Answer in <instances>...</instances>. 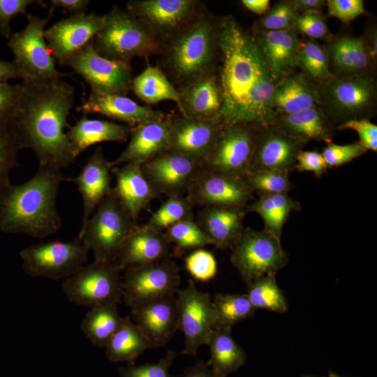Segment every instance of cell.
<instances>
[{
	"instance_id": "6da1fadb",
	"label": "cell",
	"mask_w": 377,
	"mask_h": 377,
	"mask_svg": "<svg viewBox=\"0 0 377 377\" xmlns=\"http://www.w3.org/2000/svg\"><path fill=\"white\" fill-rule=\"evenodd\" d=\"M218 73L223 92L221 119L224 125H270L274 114V76L252 31L232 15L219 18Z\"/></svg>"
},
{
	"instance_id": "7a4b0ae2",
	"label": "cell",
	"mask_w": 377,
	"mask_h": 377,
	"mask_svg": "<svg viewBox=\"0 0 377 377\" xmlns=\"http://www.w3.org/2000/svg\"><path fill=\"white\" fill-rule=\"evenodd\" d=\"M19 107L12 119L23 149L36 154L39 167L61 170L76 158L65 128L75 101V89L59 80H22Z\"/></svg>"
},
{
	"instance_id": "3957f363",
	"label": "cell",
	"mask_w": 377,
	"mask_h": 377,
	"mask_svg": "<svg viewBox=\"0 0 377 377\" xmlns=\"http://www.w3.org/2000/svg\"><path fill=\"white\" fill-rule=\"evenodd\" d=\"M63 181L61 170L38 167L26 182L6 186L0 191V232L37 238L55 233L61 225L56 201Z\"/></svg>"
},
{
	"instance_id": "277c9868",
	"label": "cell",
	"mask_w": 377,
	"mask_h": 377,
	"mask_svg": "<svg viewBox=\"0 0 377 377\" xmlns=\"http://www.w3.org/2000/svg\"><path fill=\"white\" fill-rule=\"evenodd\" d=\"M161 66L177 89L218 68L219 18L205 8L162 43Z\"/></svg>"
},
{
	"instance_id": "5b68a950",
	"label": "cell",
	"mask_w": 377,
	"mask_h": 377,
	"mask_svg": "<svg viewBox=\"0 0 377 377\" xmlns=\"http://www.w3.org/2000/svg\"><path fill=\"white\" fill-rule=\"evenodd\" d=\"M91 43L102 57L126 62L134 57L147 60L153 55H160L162 50V43L150 30L117 5L105 14L103 25Z\"/></svg>"
},
{
	"instance_id": "8992f818",
	"label": "cell",
	"mask_w": 377,
	"mask_h": 377,
	"mask_svg": "<svg viewBox=\"0 0 377 377\" xmlns=\"http://www.w3.org/2000/svg\"><path fill=\"white\" fill-rule=\"evenodd\" d=\"M318 87L320 106L336 128L374 114L377 92L374 74L333 75Z\"/></svg>"
},
{
	"instance_id": "52a82bcc",
	"label": "cell",
	"mask_w": 377,
	"mask_h": 377,
	"mask_svg": "<svg viewBox=\"0 0 377 377\" xmlns=\"http://www.w3.org/2000/svg\"><path fill=\"white\" fill-rule=\"evenodd\" d=\"M137 225L112 189L80 228L77 237L93 253L94 260L115 263L124 239Z\"/></svg>"
},
{
	"instance_id": "ba28073f",
	"label": "cell",
	"mask_w": 377,
	"mask_h": 377,
	"mask_svg": "<svg viewBox=\"0 0 377 377\" xmlns=\"http://www.w3.org/2000/svg\"><path fill=\"white\" fill-rule=\"evenodd\" d=\"M231 251V263L246 285L262 276L276 275L288 262L281 241L250 227L244 228Z\"/></svg>"
},
{
	"instance_id": "9c48e42d",
	"label": "cell",
	"mask_w": 377,
	"mask_h": 377,
	"mask_svg": "<svg viewBox=\"0 0 377 377\" xmlns=\"http://www.w3.org/2000/svg\"><path fill=\"white\" fill-rule=\"evenodd\" d=\"M122 278L114 263L94 260L64 280L62 290L77 305L90 309L117 306L122 299Z\"/></svg>"
},
{
	"instance_id": "30bf717a",
	"label": "cell",
	"mask_w": 377,
	"mask_h": 377,
	"mask_svg": "<svg viewBox=\"0 0 377 377\" xmlns=\"http://www.w3.org/2000/svg\"><path fill=\"white\" fill-rule=\"evenodd\" d=\"M52 15L50 13V16L41 18L28 13L26 27L8 38V46L13 54V62L23 73L24 79L55 81L65 76L56 68L55 59L44 36L45 27Z\"/></svg>"
},
{
	"instance_id": "8fae6325",
	"label": "cell",
	"mask_w": 377,
	"mask_h": 377,
	"mask_svg": "<svg viewBox=\"0 0 377 377\" xmlns=\"http://www.w3.org/2000/svg\"><path fill=\"white\" fill-rule=\"evenodd\" d=\"M89 253L77 236L70 242L50 241L29 246L20 252V256L28 275L65 280L84 265Z\"/></svg>"
},
{
	"instance_id": "7c38bea8",
	"label": "cell",
	"mask_w": 377,
	"mask_h": 377,
	"mask_svg": "<svg viewBox=\"0 0 377 377\" xmlns=\"http://www.w3.org/2000/svg\"><path fill=\"white\" fill-rule=\"evenodd\" d=\"M178 330L184 337V348L181 354L195 357L198 348L208 346L216 313L209 295L198 290L193 280L176 293Z\"/></svg>"
},
{
	"instance_id": "4fadbf2b",
	"label": "cell",
	"mask_w": 377,
	"mask_h": 377,
	"mask_svg": "<svg viewBox=\"0 0 377 377\" xmlns=\"http://www.w3.org/2000/svg\"><path fill=\"white\" fill-rule=\"evenodd\" d=\"M82 76L96 94L126 96L133 80L130 62L112 60L100 55L91 41L71 56L64 64Z\"/></svg>"
},
{
	"instance_id": "5bb4252c",
	"label": "cell",
	"mask_w": 377,
	"mask_h": 377,
	"mask_svg": "<svg viewBox=\"0 0 377 377\" xmlns=\"http://www.w3.org/2000/svg\"><path fill=\"white\" fill-rule=\"evenodd\" d=\"M179 268L170 258L126 269L122 299L130 308L156 298L176 295Z\"/></svg>"
},
{
	"instance_id": "9a60e30c",
	"label": "cell",
	"mask_w": 377,
	"mask_h": 377,
	"mask_svg": "<svg viewBox=\"0 0 377 377\" xmlns=\"http://www.w3.org/2000/svg\"><path fill=\"white\" fill-rule=\"evenodd\" d=\"M126 8L163 43L206 7L199 0H131Z\"/></svg>"
},
{
	"instance_id": "2e32d148",
	"label": "cell",
	"mask_w": 377,
	"mask_h": 377,
	"mask_svg": "<svg viewBox=\"0 0 377 377\" xmlns=\"http://www.w3.org/2000/svg\"><path fill=\"white\" fill-rule=\"evenodd\" d=\"M260 127L243 123L225 125L203 161L205 169L236 176L248 175Z\"/></svg>"
},
{
	"instance_id": "e0dca14e",
	"label": "cell",
	"mask_w": 377,
	"mask_h": 377,
	"mask_svg": "<svg viewBox=\"0 0 377 377\" xmlns=\"http://www.w3.org/2000/svg\"><path fill=\"white\" fill-rule=\"evenodd\" d=\"M154 189L168 197H182L205 170L204 162L179 153L165 151L141 165Z\"/></svg>"
},
{
	"instance_id": "ac0fdd59",
	"label": "cell",
	"mask_w": 377,
	"mask_h": 377,
	"mask_svg": "<svg viewBox=\"0 0 377 377\" xmlns=\"http://www.w3.org/2000/svg\"><path fill=\"white\" fill-rule=\"evenodd\" d=\"M255 192L246 177L205 170L191 186L186 197L194 206L246 208Z\"/></svg>"
},
{
	"instance_id": "d6986e66",
	"label": "cell",
	"mask_w": 377,
	"mask_h": 377,
	"mask_svg": "<svg viewBox=\"0 0 377 377\" xmlns=\"http://www.w3.org/2000/svg\"><path fill=\"white\" fill-rule=\"evenodd\" d=\"M224 126L219 119L171 116L168 150L204 161L214 147Z\"/></svg>"
},
{
	"instance_id": "ffe728a7",
	"label": "cell",
	"mask_w": 377,
	"mask_h": 377,
	"mask_svg": "<svg viewBox=\"0 0 377 377\" xmlns=\"http://www.w3.org/2000/svg\"><path fill=\"white\" fill-rule=\"evenodd\" d=\"M105 15L81 13L55 22L45 30V38L55 60L64 66L90 43L101 29Z\"/></svg>"
},
{
	"instance_id": "44dd1931",
	"label": "cell",
	"mask_w": 377,
	"mask_h": 377,
	"mask_svg": "<svg viewBox=\"0 0 377 377\" xmlns=\"http://www.w3.org/2000/svg\"><path fill=\"white\" fill-rule=\"evenodd\" d=\"M306 144L273 125L261 126L258 133L249 173L265 170L290 173L295 170L297 154Z\"/></svg>"
},
{
	"instance_id": "7402d4cb",
	"label": "cell",
	"mask_w": 377,
	"mask_h": 377,
	"mask_svg": "<svg viewBox=\"0 0 377 377\" xmlns=\"http://www.w3.org/2000/svg\"><path fill=\"white\" fill-rule=\"evenodd\" d=\"M131 313L152 348L165 346L178 330L176 295L149 300L131 308Z\"/></svg>"
},
{
	"instance_id": "603a6c76",
	"label": "cell",
	"mask_w": 377,
	"mask_h": 377,
	"mask_svg": "<svg viewBox=\"0 0 377 377\" xmlns=\"http://www.w3.org/2000/svg\"><path fill=\"white\" fill-rule=\"evenodd\" d=\"M177 91L179 94L177 107L182 116L221 119L223 92L218 68L196 77Z\"/></svg>"
},
{
	"instance_id": "cb8c5ba5",
	"label": "cell",
	"mask_w": 377,
	"mask_h": 377,
	"mask_svg": "<svg viewBox=\"0 0 377 377\" xmlns=\"http://www.w3.org/2000/svg\"><path fill=\"white\" fill-rule=\"evenodd\" d=\"M171 115L158 121L131 127L130 140L126 149L114 161L110 168L132 163L142 165L168 149Z\"/></svg>"
},
{
	"instance_id": "d4e9b609",
	"label": "cell",
	"mask_w": 377,
	"mask_h": 377,
	"mask_svg": "<svg viewBox=\"0 0 377 377\" xmlns=\"http://www.w3.org/2000/svg\"><path fill=\"white\" fill-rule=\"evenodd\" d=\"M111 168L102 147H98L87 160L79 175L65 181L75 184L82 196L84 226L101 202L111 192ZM80 227V228H81Z\"/></svg>"
},
{
	"instance_id": "484cf974",
	"label": "cell",
	"mask_w": 377,
	"mask_h": 377,
	"mask_svg": "<svg viewBox=\"0 0 377 377\" xmlns=\"http://www.w3.org/2000/svg\"><path fill=\"white\" fill-rule=\"evenodd\" d=\"M169 244L162 231L137 225L124 239L114 263L122 271L170 258Z\"/></svg>"
},
{
	"instance_id": "4316f807",
	"label": "cell",
	"mask_w": 377,
	"mask_h": 377,
	"mask_svg": "<svg viewBox=\"0 0 377 377\" xmlns=\"http://www.w3.org/2000/svg\"><path fill=\"white\" fill-rule=\"evenodd\" d=\"M77 110L84 115L99 114L126 123L131 127L161 121L167 116L162 112L140 105L126 96L119 94L91 93L89 98L77 108Z\"/></svg>"
},
{
	"instance_id": "83f0119b",
	"label": "cell",
	"mask_w": 377,
	"mask_h": 377,
	"mask_svg": "<svg viewBox=\"0 0 377 377\" xmlns=\"http://www.w3.org/2000/svg\"><path fill=\"white\" fill-rule=\"evenodd\" d=\"M324 46L332 75L374 74V61L364 36H330Z\"/></svg>"
},
{
	"instance_id": "f1b7e54d",
	"label": "cell",
	"mask_w": 377,
	"mask_h": 377,
	"mask_svg": "<svg viewBox=\"0 0 377 377\" xmlns=\"http://www.w3.org/2000/svg\"><path fill=\"white\" fill-rule=\"evenodd\" d=\"M116 184L112 192L130 216L136 221L140 212L158 197L145 177L141 165L127 163L111 168Z\"/></svg>"
},
{
	"instance_id": "f546056e",
	"label": "cell",
	"mask_w": 377,
	"mask_h": 377,
	"mask_svg": "<svg viewBox=\"0 0 377 377\" xmlns=\"http://www.w3.org/2000/svg\"><path fill=\"white\" fill-rule=\"evenodd\" d=\"M246 208L230 207H205L198 212V226L212 245L221 249H231L244 229Z\"/></svg>"
},
{
	"instance_id": "4dcf8cb0",
	"label": "cell",
	"mask_w": 377,
	"mask_h": 377,
	"mask_svg": "<svg viewBox=\"0 0 377 377\" xmlns=\"http://www.w3.org/2000/svg\"><path fill=\"white\" fill-rule=\"evenodd\" d=\"M275 114H286L320 105L318 85L297 71L280 77L272 98Z\"/></svg>"
},
{
	"instance_id": "1f68e13d",
	"label": "cell",
	"mask_w": 377,
	"mask_h": 377,
	"mask_svg": "<svg viewBox=\"0 0 377 377\" xmlns=\"http://www.w3.org/2000/svg\"><path fill=\"white\" fill-rule=\"evenodd\" d=\"M270 125L305 143L312 140L331 142L337 130L320 105L295 113L275 114Z\"/></svg>"
},
{
	"instance_id": "d6a6232c",
	"label": "cell",
	"mask_w": 377,
	"mask_h": 377,
	"mask_svg": "<svg viewBox=\"0 0 377 377\" xmlns=\"http://www.w3.org/2000/svg\"><path fill=\"white\" fill-rule=\"evenodd\" d=\"M251 31L276 80L297 71L300 39L294 29Z\"/></svg>"
},
{
	"instance_id": "836d02e7",
	"label": "cell",
	"mask_w": 377,
	"mask_h": 377,
	"mask_svg": "<svg viewBox=\"0 0 377 377\" xmlns=\"http://www.w3.org/2000/svg\"><path fill=\"white\" fill-rule=\"evenodd\" d=\"M68 128L66 136L76 158L86 149L96 143L127 140L131 130L129 126L89 119L87 115H83Z\"/></svg>"
},
{
	"instance_id": "e575fe53",
	"label": "cell",
	"mask_w": 377,
	"mask_h": 377,
	"mask_svg": "<svg viewBox=\"0 0 377 377\" xmlns=\"http://www.w3.org/2000/svg\"><path fill=\"white\" fill-rule=\"evenodd\" d=\"M231 329L230 327H214L208 343L210 357L207 365L221 377H227L236 371L246 360L244 349L232 338Z\"/></svg>"
},
{
	"instance_id": "d590c367",
	"label": "cell",
	"mask_w": 377,
	"mask_h": 377,
	"mask_svg": "<svg viewBox=\"0 0 377 377\" xmlns=\"http://www.w3.org/2000/svg\"><path fill=\"white\" fill-rule=\"evenodd\" d=\"M258 199L246 207V212L258 214L263 220V230L279 241L283 227L293 211L301 209L300 202L288 193H258Z\"/></svg>"
},
{
	"instance_id": "8d00e7d4",
	"label": "cell",
	"mask_w": 377,
	"mask_h": 377,
	"mask_svg": "<svg viewBox=\"0 0 377 377\" xmlns=\"http://www.w3.org/2000/svg\"><path fill=\"white\" fill-rule=\"evenodd\" d=\"M152 346L128 316L124 317L119 327L105 346L108 360L134 364L136 358Z\"/></svg>"
},
{
	"instance_id": "74e56055",
	"label": "cell",
	"mask_w": 377,
	"mask_h": 377,
	"mask_svg": "<svg viewBox=\"0 0 377 377\" xmlns=\"http://www.w3.org/2000/svg\"><path fill=\"white\" fill-rule=\"evenodd\" d=\"M131 90L142 101L148 104L170 100L178 105L177 89L158 66L147 64L142 73L133 78Z\"/></svg>"
},
{
	"instance_id": "f35d334b",
	"label": "cell",
	"mask_w": 377,
	"mask_h": 377,
	"mask_svg": "<svg viewBox=\"0 0 377 377\" xmlns=\"http://www.w3.org/2000/svg\"><path fill=\"white\" fill-rule=\"evenodd\" d=\"M117 306L108 305L91 308L84 316L80 329L96 346L105 348L122 323Z\"/></svg>"
},
{
	"instance_id": "ab89813d",
	"label": "cell",
	"mask_w": 377,
	"mask_h": 377,
	"mask_svg": "<svg viewBox=\"0 0 377 377\" xmlns=\"http://www.w3.org/2000/svg\"><path fill=\"white\" fill-rule=\"evenodd\" d=\"M297 68L317 85L324 83L333 76L330 70L325 47L310 38L300 39Z\"/></svg>"
},
{
	"instance_id": "60d3db41",
	"label": "cell",
	"mask_w": 377,
	"mask_h": 377,
	"mask_svg": "<svg viewBox=\"0 0 377 377\" xmlns=\"http://www.w3.org/2000/svg\"><path fill=\"white\" fill-rule=\"evenodd\" d=\"M212 302L216 320L214 327H230L254 314L255 309L244 294L216 293Z\"/></svg>"
},
{
	"instance_id": "b9f144b4",
	"label": "cell",
	"mask_w": 377,
	"mask_h": 377,
	"mask_svg": "<svg viewBox=\"0 0 377 377\" xmlns=\"http://www.w3.org/2000/svg\"><path fill=\"white\" fill-rule=\"evenodd\" d=\"M247 286L246 295L255 309H262L277 313H284L288 310L286 298L276 283L275 275L262 276Z\"/></svg>"
},
{
	"instance_id": "7bdbcfd3",
	"label": "cell",
	"mask_w": 377,
	"mask_h": 377,
	"mask_svg": "<svg viewBox=\"0 0 377 377\" xmlns=\"http://www.w3.org/2000/svg\"><path fill=\"white\" fill-rule=\"evenodd\" d=\"M164 234L168 242L175 244V253L177 256L211 244L206 235L192 217L172 225L165 230Z\"/></svg>"
},
{
	"instance_id": "ee69618b",
	"label": "cell",
	"mask_w": 377,
	"mask_h": 377,
	"mask_svg": "<svg viewBox=\"0 0 377 377\" xmlns=\"http://www.w3.org/2000/svg\"><path fill=\"white\" fill-rule=\"evenodd\" d=\"M23 149L12 119L0 122V191L10 183V170L19 166L17 156Z\"/></svg>"
},
{
	"instance_id": "f6af8a7d",
	"label": "cell",
	"mask_w": 377,
	"mask_h": 377,
	"mask_svg": "<svg viewBox=\"0 0 377 377\" xmlns=\"http://www.w3.org/2000/svg\"><path fill=\"white\" fill-rule=\"evenodd\" d=\"M193 205L186 196L168 197L151 216L146 225L158 231L166 230L177 222L192 217Z\"/></svg>"
},
{
	"instance_id": "bcb514c9",
	"label": "cell",
	"mask_w": 377,
	"mask_h": 377,
	"mask_svg": "<svg viewBox=\"0 0 377 377\" xmlns=\"http://www.w3.org/2000/svg\"><path fill=\"white\" fill-rule=\"evenodd\" d=\"M298 13L293 0L279 1L260 17L252 29L259 31L294 29Z\"/></svg>"
},
{
	"instance_id": "7dc6e473",
	"label": "cell",
	"mask_w": 377,
	"mask_h": 377,
	"mask_svg": "<svg viewBox=\"0 0 377 377\" xmlns=\"http://www.w3.org/2000/svg\"><path fill=\"white\" fill-rule=\"evenodd\" d=\"M289 175L287 172L265 170L249 173L245 177L251 189L258 193H288L292 188Z\"/></svg>"
},
{
	"instance_id": "c3c4849f",
	"label": "cell",
	"mask_w": 377,
	"mask_h": 377,
	"mask_svg": "<svg viewBox=\"0 0 377 377\" xmlns=\"http://www.w3.org/2000/svg\"><path fill=\"white\" fill-rule=\"evenodd\" d=\"M180 355L172 350H168L165 355L157 362L147 363L140 366L128 364L119 367L118 373L121 377H172L169 373L175 357Z\"/></svg>"
},
{
	"instance_id": "681fc988",
	"label": "cell",
	"mask_w": 377,
	"mask_h": 377,
	"mask_svg": "<svg viewBox=\"0 0 377 377\" xmlns=\"http://www.w3.org/2000/svg\"><path fill=\"white\" fill-rule=\"evenodd\" d=\"M367 150L358 141L350 144L341 145L327 143L323 147L321 154L328 169L340 167L353 161L354 159L364 155Z\"/></svg>"
},
{
	"instance_id": "f907efd6",
	"label": "cell",
	"mask_w": 377,
	"mask_h": 377,
	"mask_svg": "<svg viewBox=\"0 0 377 377\" xmlns=\"http://www.w3.org/2000/svg\"><path fill=\"white\" fill-rule=\"evenodd\" d=\"M185 268L195 279L207 281L216 274L217 263L212 253L198 249L185 258Z\"/></svg>"
},
{
	"instance_id": "816d5d0a",
	"label": "cell",
	"mask_w": 377,
	"mask_h": 377,
	"mask_svg": "<svg viewBox=\"0 0 377 377\" xmlns=\"http://www.w3.org/2000/svg\"><path fill=\"white\" fill-rule=\"evenodd\" d=\"M294 30L310 39H327L330 32L323 15L313 13H299L295 20Z\"/></svg>"
},
{
	"instance_id": "f5cc1de1",
	"label": "cell",
	"mask_w": 377,
	"mask_h": 377,
	"mask_svg": "<svg viewBox=\"0 0 377 377\" xmlns=\"http://www.w3.org/2000/svg\"><path fill=\"white\" fill-rule=\"evenodd\" d=\"M31 4L44 5L40 0H0V33L6 39L11 36L10 20L19 14L27 15Z\"/></svg>"
},
{
	"instance_id": "db71d44e",
	"label": "cell",
	"mask_w": 377,
	"mask_h": 377,
	"mask_svg": "<svg viewBox=\"0 0 377 377\" xmlns=\"http://www.w3.org/2000/svg\"><path fill=\"white\" fill-rule=\"evenodd\" d=\"M22 93V84H0V122L10 120L15 117Z\"/></svg>"
},
{
	"instance_id": "11a10c76",
	"label": "cell",
	"mask_w": 377,
	"mask_h": 377,
	"mask_svg": "<svg viewBox=\"0 0 377 377\" xmlns=\"http://www.w3.org/2000/svg\"><path fill=\"white\" fill-rule=\"evenodd\" d=\"M351 129L359 135L358 142L367 151H377V126L369 119H361L347 121L337 128V130Z\"/></svg>"
},
{
	"instance_id": "9f6ffc18",
	"label": "cell",
	"mask_w": 377,
	"mask_h": 377,
	"mask_svg": "<svg viewBox=\"0 0 377 377\" xmlns=\"http://www.w3.org/2000/svg\"><path fill=\"white\" fill-rule=\"evenodd\" d=\"M328 15L348 23L365 13L362 0H327Z\"/></svg>"
},
{
	"instance_id": "6f0895ef",
	"label": "cell",
	"mask_w": 377,
	"mask_h": 377,
	"mask_svg": "<svg viewBox=\"0 0 377 377\" xmlns=\"http://www.w3.org/2000/svg\"><path fill=\"white\" fill-rule=\"evenodd\" d=\"M327 170L320 152L302 149L297 154L295 170L300 172H311L316 177L320 178Z\"/></svg>"
},
{
	"instance_id": "680465c9",
	"label": "cell",
	"mask_w": 377,
	"mask_h": 377,
	"mask_svg": "<svg viewBox=\"0 0 377 377\" xmlns=\"http://www.w3.org/2000/svg\"><path fill=\"white\" fill-rule=\"evenodd\" d=\"M51 11L56 8H61L72 15L85 13L90 3L89 0H52Z\"/></svg>"
},
{
	"instance_id": "91938a15",
	"label": "cell",
	"mask_w": 377,
	"mask_h": 377,
	"mask_svg": "<svg viewBox=\"0 0 377 377\" xmlns=\"http://www.w3.org/2000/svg\"><path fill=\"white\" fill-rule=\"evenodd\" d=\"M24 77L23 73L13 61L9 62L0 59V84L8 83L11 79L22 78L23 80Z\"/></svg>"
},
{
	"instance_id": "94428289",
	"label": "cell",
	"mask_w": 377,
	"mask_h": 377,
	"mask_svg": "<svg viewBox=\"0 0 377 377\" xmlns=\"http://www.w3.org/2000/svg\"><path fill=\"white\" fill-rule=\"evenodd\" d=\"M184 377H221L214 374L203 360H197L195 363L184 372Z\"/></svg>"
},
{
	"instance_id": "6125c7cd",
	"label": "cell",
	"mask_w": 377,
	"mask_h": 377,
	"mask_svg": "<svg viewBox=\"0 0 377 377\" xmlns=\"http://www.w3.org/2000/svg\"><path fill=\"white\" fill-rule=\"evenodd\" d=\"M299 13H313L323 15V9L326 6L324 0H293Z\"/></svg>"
},
{
	"instance_id": "be15d7a7",
	"label": "cell",
	"mask_w": 377,
	"mask_h": 377,
	"mask_svg": "<svg viewBox=\"0 0 377 377\" xmlns=\"http://www.w3.org/2000/svg\"><path fill=\"white\" fill-rule=\"evenodd\" d=\"M242 4L248 10L258 14L263 15L269 9V0H242Z\"/></svg>"
},
{
	"instance_id": "e7e4bbea",
	"label": "cell",
	"mask_w": 377,
	"mask_h": 377,
	"mask_svg": "<svg viewBox=\"0 0 377 377\" xmlns=\"http://www.w3.org/2000/svg\"><path fill=\"white\" fill-rule=\"evenodd\" d=\"M377 35L376 30L373 29L367 36H364L366 44L370 56L375 62L377 57Z\"/></svg>"
},
{
	"instance_id": "03108f58",
	"label": "cell",
	"mask_w": 377,
	"mask_h": 377,
	"mask_svg": "<svg viewBox=\"0 0 377 377\" xmlns=\"http://www.w3.org/2000/svg\"><path fill=\"white\" fill-rule=\"evenodd\" d=\"M332 377H339V376H332Z\"/></svg>"
}]
</instances>
